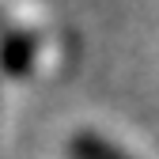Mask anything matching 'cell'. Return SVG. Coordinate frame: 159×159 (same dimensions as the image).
Listing matches in <instances>:
<instances>
[{
	"label": "cell",
	"mask_w": 159,
	"mask_h": 159,
	"mask_svg": "<svg viewBox=\"0 0 159 159\" xmlns=\"http://www.w3.org/2000/svg\"><path fill=\"white\" fill-rule=\"evenodd\" d=\"M68 152H72V159H129L121 148H114L98 133H76L68 140Z\"/></svg>",
	"instance_id": "cell-2"
},
{
	"label": "cell",
	"mask_w": 159,
	"mask_h": 159,
	"mask_svg": "<svg viewBox=\"0 0 159 159\" xmlns=\"http://www.w3.org/2000/svg\"><path fill=\"white\" fill-rule=\"evenodd\" d=\"M30 57H34V38L30 34H8L0 42V68L8 76H23L30 68Z\"/></svg>",
	"instance_id": "cell-1"
}]
</instances>
